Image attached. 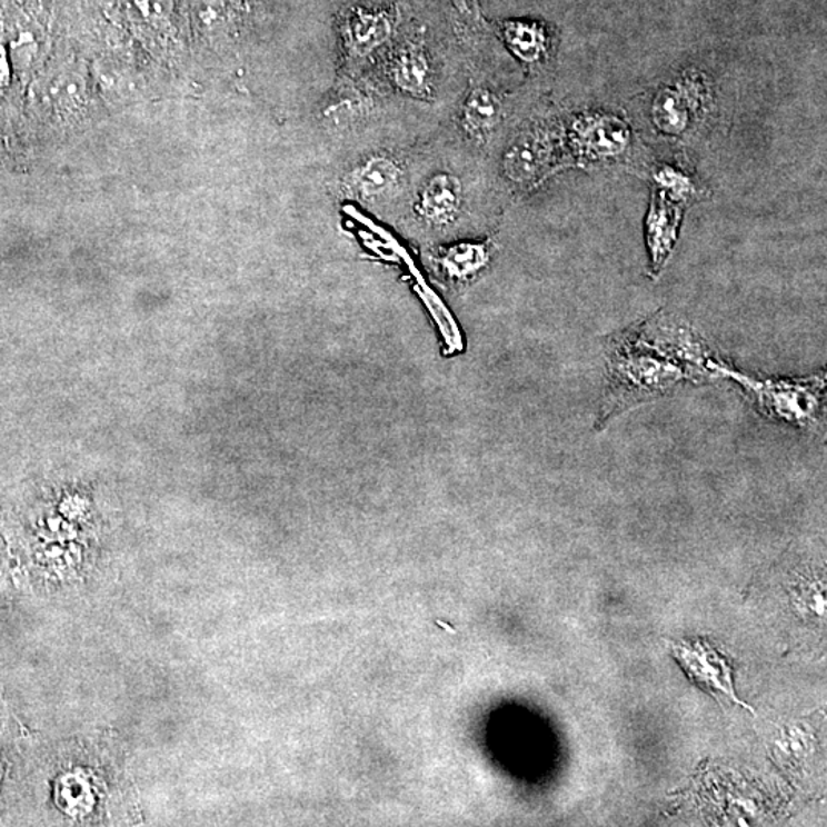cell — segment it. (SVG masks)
I'll use <instances>...</instances> for the list:
<instances>
[{"label": "cell", "mask_w": 827, "mask_h": 827, "mask_svg": "<svg viewBox=\"0 0 827 827\" xmlns=\"http://www.w3.org/2000/svg\"><path fill=\"white\" fill-rule=\"evenodd\" d=\"M703 345L685 328L662 327L658 319L648 320L611 343L608 352L606 401L601 419L638 407L671 391L685 380L700 382L717 377L709 370Z\"/></svg>", "instance_id": "cell-1"}, {"label": "cell", "mask_w": 827, "mask_h": 827, "mask_svg": "<svg viewBox=\"0 0 827 827\" xmlns=\"http://www.w3.org/2000/svg\"><path fill=\"white\" fill-rule=\"evenodd\" d=\"M709 370L717 377H727L739 383L758 412L769 419L813 428L820 424L825 408V375L806 379H758L729 367L721 360H708Z\"/></svg>", "instance_id": "cell-2"}, {"label": "cell", "mask_w": 827, "mask_h": 827, "mask_svg": "<svg viewBox=\"0 0 827 827\" xmlns=\"http://www.w3.org/2000/svg\"><path fill=\"white\" fill-rule=\"evenodd\" d=\"M707 92V83L697 77H685L675 87L660 89L652 104V120L660 131L679 136L688 128Z\"/></svg>", "instance_id": "cell-3"}, {"label": "cell", "mask_w": 827, "mask_h": 827, "mask_svg": "<svg viewBox=\"0 0 827 827\" xmlns=\"http://www.w3.org/2000/svg\"><path fill=\"white\" fill-rule=\"evenodd\" d=\"M571 140L579 156L598 160L626 151L630 145V129L615 116L582 117L574 126Z\"/></svg>", "instance_id": "cell-4"}, {"label": "cell", "mask_w": 827, "mask_h": 827, "mask_svg": "<svg viewBox=\"0 0 827 827\" xmlns=\"http://www.w3.org/2000/svg\"><path fill=\"white\" fill-rule=\"evenodd\" d=\"M464 205V186L452 173L439 172L420 189L417 212L432 226H448Z\"/></svg>", "instance_id": "cell-5"}, {"label": "cell", "mask_w": 827, "mask_h": 827, "mask_svg": "<svg viewBox=\"0 0 827 827\" xmlns=\"http://www.w3.org/2000/svg\"><path fill=\"white\" fill-rule=\"evenodd\" d=\"M391 32V16L383 11L356 8L343 23V40L348 56L355 62L368 59L387 42Z\"/></svg>", "instance_id": "cell-6"}, {"label": "cell", "mask_w": 827, "mask_h": 827, "mask_svg": "<svg viewBox=\"0 0 827 827\" xmlns=\"http://www.w3.org/2000/svg\"><path fill=\"white\" fill-rule=\"evenodd\" d=\"M401 176L403 172L396 158L387 153H376L365 158L362 163L348 173L347 186L362 200H376L395 192L399 188Z\"/></svg>", "instance_id": "cell-7"}, {"label": "cell", "mask_w": 827, "mask_h": 827, "mask_svg": "<svg viewBox=\"0 0 827 827\" xmlns=\"http://www.w3.org/2000/svg\"><path fill=\"white\" fill-rule=\"evenodd\" d=\"M389 79L403 94L428 99L432 94V67L424 44L411 42L400 48L389 63Z\"/></svg>", "instance_id": "cell-8"}, {"label": "cell", "mask_w": 827, "mask_h": 827, "mask_svg": "<svg viewBox=\"0 0 827 827\" xmlns=\"http://www.w3.org/2000/svg\"><path fill=\"white\" fill-rule=\"evenodd\" d=\"M679 222L680 210L667 200V195L660 193L659 200L656 198L652 200L647 221L648 249L651 253L652 269L659 270L670 257Z\"/></svg>", "instance_id": "cell-9"}, {"label": "cell", "mask_w": 827, "mask_h": 827, "mask_svg": "<svg viewBox=\"0 0 827 827\" xmlns=\"http://www.w3.org/2000/svg\"><path fill=\"white\" fill-rule=\"evenodd\" d=\"M676 656L682 660L685 670H688L689 676L695 677L697 682L719 689L729 699L737 700L733 691L731 671L724 659L717 658L715 651L700 646L696 648L685 646L676 648Z\"/></svg>", "instance_id": "cell-10"}, {"label": "cell", "mask_w": 827, "mask_h": 827, "mask_svg": "<svg viewBox=\"0 0 827 827\" xmlns=\"http://www.w3.org/2000/svg\"><path fill=\"white\" fill-rule=\"evenodd\" d=\"M501 120V101L488 88H476L470 91L461 112V126L468 136L488 137Z\"/></svg>", "instance_id": "cell-11"}, {"label": "cell", "mask_w": 827, "mask_h": 827, "mask_svg": "<svg viewBox=\"0 0 827 827\" xmlns=\"http://www.w3.org/2000/svg\"><path fill=\"white\" fill-rule=\"evenodd\" d=\"M547 146L539 133H526L506 153L505 170L515 181L537 176L545 165Z\"/></svg>", "instance_id": "cell-12"}, {"label": "cell", "mask_w": 827, "mask_h": 827, "mask_svg": "<svg viewBox=\"0 0 827 827\" xmlns=\"http://www.w3.org/2000/svg\"><path fill=\"white\" fill-rule=\"evenodd\" d=\"M488 246L476 245V242H461V245L449 247L439 258L441 270L449 278L460 279V281L474 278L478 271L488 266Z\"/></svg>", "instance_id": "cell-13"}, {"label": "cell", "mask_w": 827, "mask_h": 827, "mask_svg": "<svg viewBox=\"0 0 827 827\" xmlns=\"http://www.w3.org/2000/svg\"><path fill=\"white\" fill-rule=\"evenodd\" d=\"M506 42L514 54L526 63H535L546 52V38L535 26L508 23L505 28Z\"/></svg>", "instance_id": "cell-14"}, {"label": "cell", "mask_w": 827, "mask_h": 827, "mask_svg": "<svg viewBox=\"0 0 827 827\" xmlns=\"http://www.w3.org/2000/svg\"><path fill=\"white\" fill-rule=\"evenodd\" d=\"M656 181L659 182L660 188L665 192H671L675 198H684L693 192L691 182L688 178L680 173L679 170L671 168H662L656 173Z\"/></svg>", "instance_id": "cell-15"}]
</instances>
